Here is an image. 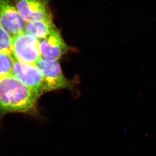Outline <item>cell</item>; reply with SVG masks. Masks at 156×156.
<instances>
[{
  "label": "cell",
  "instance_id": "cell-1",
  "mask_svg": "<svg viewBox=\"0 0 156 156\" xmlns=\"http://www.w3.org/2000/svg\"><path fill=\"white\" fill-rule=\"evenodd\" d=\"M39 97L13 75L0 80V119L7 113H32Z\"/></svg>",
  "mask_w": 156,
  "mask_h": 156
},
{
  "label": "cell",
  "instance_id": "cell-2",
  "mask_svg": "<svg viewBox=\"0 0 156 156\" xmlns=\"http://www.w3.org/2000/svg\"><path fill=\"white\" fill-rule=\"evenodd\" d=\"M36 65L43 75L44 93L62 89H68L72 93L77 91L76 88L79 82L77 78L72 80L65 77L58 61H51L41 58Z\"/></svg>",
  "mask_w": 156,
  "mask_h": 156
},
{
  "label": "cell",
  "instance_id": "cell-3",
  "mask_svg": "<svg viewBox=\"0 0 156 156\" xmlns=\"http://www.w3.org/2000/svg\"><path fill=\"white\" fill-rule=\"evenodd\" d=\"M12 54L16 61L36 65L41 58L38 40L24 32L21 33L13 38Z\"/></svg>",
  "mask_w": 156,
  "mask_h": 156
},
{
  "label": "cell",
  "instance_id": "cell-4",
  "mask_svg": "<svg viewBox=\"0 0 156 156\" xmlns=\"http://www.w3.org/2000/svg\"><path fill=\"white\" fill-rule=\"evenodd\" d=\"M18 12L26 23L34 21H53L48 0H14Z\"/></svg>",
  "mask_w": 156,
  "mask_h": 156
},
{
  "label": "cell",
  "instance_id": "cell-5",
  "mask_svg": "<svg viewBox=\"0 0 156 156\" xmlns=\"http://www.w3.org/2000/svg\"><path fill=\"white\" fill-rule=\"evenodd\" d=\"M13 75L39 97L44 94L43 75L36 65L23 63L15 59Z\"/></svg>",
  "mask_w": 156,
  "mask_h": 156
},
{
  "label": "cell",
  "instance_id": "cell-6",
  "mask_svg": "<svg viewBox=\"0 0 156 156\" xmlns=\"http://www.w3.org/2000/svg\"><path fill=\"white\" fill-rule=\"evenodd\" d=\"M26 22L14 0H0V26L13 38L24 32Z\"/></svg>",
  "mask_w": 156,
  "mask_h": 156
},
{
  "label": "cell",
  "instance_id": "cell-7",
  "mask_svg": "<svg viewBox=\"0 0 156 156\" xmlns=\"http://www.w3.org/2000/svg\"><path fill=\"white\" fill-rule=\"evenodd\" d=\"M38 45L41 58L51 61H58L71 49L57 28L45 38L38 41Z\"/></svg>",
  "mask_w": 156,
  "mask_h": 156
},
{
  "label": "cell",
  "instance_id": "cell-8",
  "mask_svg": "<svg viewBox=\"0 0 156 156\" xmlns=\"http://www.w3.org/2000/svg\"><path fill=\"white\" fill-rule=\"evenodd\" d=\"M56 28L53 21H34L26 23L24 32L40 41L48 36Z\"/></svg>",
  "mask_w": 156,
  "mask_h": 156
},
{
  "label": "cell",
  "instance_id": "cell-9",
  "mask_svg": "<svg viewBox=\"0 0 156 156\" xmlns=\"http://www.w3.org/2000/svg\"><path fill=\"white\" fill-rule=\"evenodd\" d=\"M14 61L12 54L0 52V80L13 75Z\"/></svg>",
  "mask_w": 156,
  "mask_h": 156
},
{
  "label": "cell",
  "instance_id": "cell-10",
  "mask_svg": "<svg viewBox=\"0 0 156 156\" xmlns=\"http://www.w3.org/2000/svg\"><path fill=\"white\" fill-rule=\"evenodd\" d=\"M13 42V38L0 26V52L12 54Z\"/></svg>",
  "mask_w": 156,
  "mask_h": 156
}]
</instances>
